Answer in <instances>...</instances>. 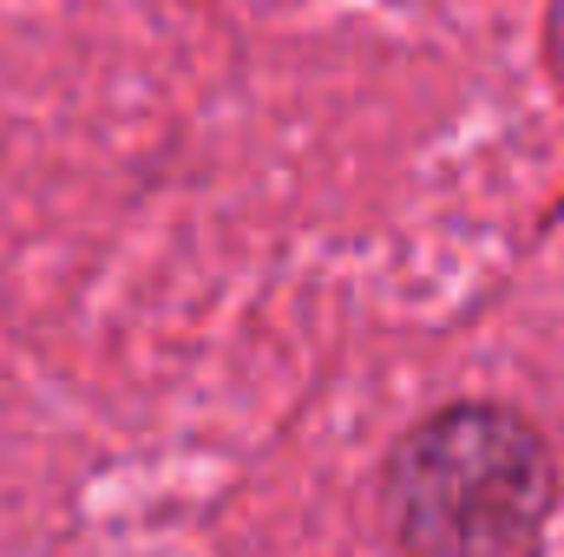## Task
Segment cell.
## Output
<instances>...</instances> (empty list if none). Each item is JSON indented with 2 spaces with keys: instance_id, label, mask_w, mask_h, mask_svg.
<instances>
[{
  "instance_id": "cell-1",
  "label": "cell",
  "mask_w": 564,
  "mask_h": 557,
  "mask_svg": "<svg viewBox=\"0 0 564 557\" xmlns=\"http://www.w3.org/2000/svg\"><path fill=\"white\" fill-rule=\"evenodd\" d=\"M552 505V466L532 426L499 407H453L401 446L388 518L421 557H512Z\"/></svg>"
}]
</instances>
